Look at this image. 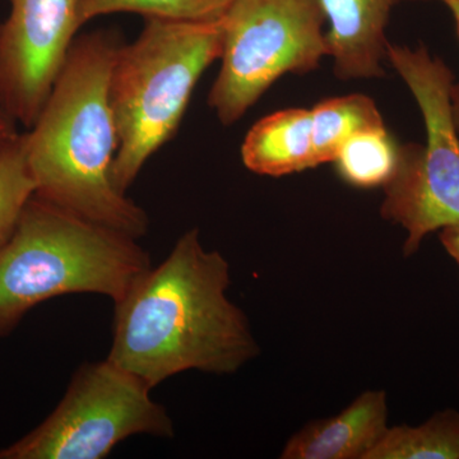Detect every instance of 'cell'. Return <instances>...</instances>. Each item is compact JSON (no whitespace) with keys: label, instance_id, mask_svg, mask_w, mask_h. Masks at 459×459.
<instances>
[{"label":"cell","instance_id":"11","mask_svg":"<svg viewBox=\"0 0 459 459\" xmlns=\"http://www.w3.org/2000/svg\"><path fill=\"white\" fill-rule=\"evenodd\" d=\"M241 159L250 171L265 177L319 166L313 146L312 110L285 108L262 117L247 132Z\"/></svg>","mask_w":459,"mask_h":459},{"label":"cell","instance_id":"6","mask_svg":"<svg viewBox=\"0 0 459 459\" xmlns=\"http://www.w3.org/2000/svg\"><path fill=\"white\" fill-rule=\"evenodd\" d=\"M325 26L320 0H232L208 96L220 122H238L282 75L316 69L327 56Z\"/></svg>","mask_w":459,"mask_h":459},{"label":"cell","instance_id":"7","mask_svg":"<svg viewBox=\"0 0 459 459\" xmlns=\"http://www.w3.org/2000/svg\"><path fill=\"white\" fill-rule=\"evenodd\" d=\"M151 391L110 359L84 362L53 412L0 459H102L134 435L172 437L174 421Z\"/></svg>","mask_w":459,"mask_h":459},{"label":"cell","instance_id":"17","mask_svg":"<svg viewBox=\"0 0 459 459\" xmlns=\"http://www.w3.org/2000/svg\"><path fill=\"white\" fill-rule=\"evenodd\" d=\"M17 126L16 120L0 104V151L7 147L12 141L16 140L18 134H20Z\"/></svg>","mask_w":459,"mask_h":459},{"label":"cell","instance_id":"9","mask_svg":"<svg viewBox=\"0 0 459 459\" xmlns=\"http://www.w3.org/2000/svg\"><path fill=\"white\" fill-rule=\"evenodd\" d=\"M397 0H320L325 23L327 56L343 80L385 74V27Z\"/></svg>","mask_w":459,"mask_h":459},{"label":"cell","instance_id":"10","mask_svg":"<svg viewBox=\"0 0 459 459\" xmlns=\"http://www.w3.org/2000/svg\"><path fill=\"white\" fill-rule=\"evenodd\" d=\"M385 391H365L336 416L309 422L292 435L282 459H365L388 430Z\"/></svg>","mask_w":459,"mask_h":459},{"label":"cell","instance_id":"13","mask_svg":"<svg viewBox=\"0 0 459 459\" xmlns=\"http://www.w3.org/2000/svg\"><path fill=\"white\" fill-rule=\"evenodd\" d=\"M313 146L319 165L333 162L350 138L367 129L385 126L369 96L361 93L325 100L312 108Z\"/></svg>","mask_w":459,"mask_h":459},{"label":"cell","instance_id":"4","mask_svg":"<svg viewBox=\"0 0 459 459\" xmlns=\"http://www.w3.org/2000/svg\"><path fill=\"white\" fill-rule=\"evenodd\" d=\"M222 48L221 21L146 18L132 44L120 45L108 96L117 132L115 188L126 195L148 160L174 137L199 78Z\"/></svg>","mask_w":459,"mask_h":459},{"label":"cell","instance_id":"2","mask_svg":"<svg viewBox=\"0 0 459 459\" xmlns=\"http://www.w3.org/2000/svg\"><path fill=\"white\" fill-rule=\"evenodd\" d=\"M122 44L111 30L77 36L23 138L35 197L140 240L147 213L113 183L117 132L108 82Z\"/></svg>","mask_w":459,"mask_h":459},{"label":"cell","instance_id":"5","mask_svg":"<svg viewBox=\"0 0 459 459\" xmlns=\"http://www.w3.org/2000/svg\"><path fill=\"white\" fill-rule=\"evenodd\" d=\"M385 57L418 102L427 143L401 144L385 184L382 213L406 231L403 255H415L431 232L459 225V132L453 115V74L424 47L386 45Z\"/></svg>","mask_w":459,"mask_h":459},{"label":"cell","instance_id":"1","mask_svg":"<svg viewBox=\"0 0 459 459\" xmlns=\"http://www.w3.org/2000/svg\"><path fill=\"white\" fill-rule=\"evenodd\" d=\"M230 264L202 246L198 229L178 238L114 303L108 359L151 388L198 370L226 376L259 355L246 313L228 296Z\"/></svg>","mask_w":459,"mask_h":459},{"label":"cell","instance_id":"14","mask_svg":"<svg viewBox=\"0 0 459 459\" xmlns=\"http://www.w3.org/2000/svg\"><path fill=\"white\" fill-rule=\"evenodd\" d=\"M401 144L385 126L358 133L338 151L334 164L338 174L358 188L385 186L394 178L400 161Z\"/></svg>","mask_w":459,"mask_h":459},{"label":"cell","instance_id":"12","mask_svg":"<svg viewBox=\"0 0 459 459\" xmlns=\"http://www.w3.org/2000/svg\"><path fill=\"white\" fill-rule=\"evenodd\" d=\"M365 459H459L458 411H440L419 427H389Z\"/></svg>","mask_w":459,"mask_h":459},{"label":"cell","instance_id":"20","mask_svg":"<svg viewBox=\"0 0 459 459\" xmlns=\"http://www.w3.org/2000/svg\"><path fill=\"white\" fill-rule=\"evenodd\" d=\"M398 2H402V0H397V3ZM443 3H448V2H451V0H442Z\"/></svg>","mask_w":459,"mask_h":459},{"label":"cell","instance_id":"15","mask_svg":"<svg viewBox=\"0 0 459 459\" xmlns=\"http://www.w3.org/2000/svg\"><path fill=\"white\" fill-rule=\"evenodd\" d=\"M232 0H82V23L96 17L115 13H135L144 18L175 22H219Z\"/></svg>","mask_w":459,"mask_h":459},{"label":"cell","instance_id":"19","mask_svg":"<svg viewBox=\"0 0 459 459\" xmlns=\"http://www.w3.org/2000/svg\"><path fill=\"white\" fill-rule=\"evenodd\" d=\"M448 8L451 9L453 18L455 21V26H457V31L459 36V0H451V2L446 3ZM452 105H453V115H455V126L459 132V83L455 84L453 87L452 93Z\"/></svg>","mask_w":459,"mask_h":459},{"label":"cell","instance_id":"8","mask_svg":"<svg viewBox=\"0 0 459 459\" xmlns=\"http://www.w3.org/2000/svg\"><path fill=\"white\" fill-rule=\"evenodd\" d=\"M0 22V104L31 128L83 26L82 0H7Z\"/></svg>","mask_w":459,"mask_h":459},{"label":"cell","instance_id":"3","mask_svg":"<svg viewBox=\"0 0 459 459\" xmlns=\"http://www.w3.org/2000/svg\"><path fill=\"white\" fill-rule=\"evenodd\" d=\"M150 267L137 238L33 195L0 247V341L57 296L98 294L117 303Z\"/></svg>","mask_w":459,"mask_h":459},{"label":"cell","instance_id":"16","mask_svg":"<svg viewBox=\"0 0 459 459\" xmlns=\"http://www.w3.org/2000/svg\"><path fill=\"white\" fill-rule=\"evenodd\" d=\"M33 195L35 186L27 166L25 138L20 133L0 151V247L11 237Z\"/></svg>","mask_w":459,"mask_h":459},{"label":"cell","instance_id":"18","mask_svg":"<svg viewBox=\"0 0 459 459\" xmlns=\"http://www.w3.org/2000/svg\"><path fill=\"white\" fill-rule=\"evenodd\" d=\"M440 241L448 255L459 264V225L442 229Z\"/></svg>","mask_w":459,"mask_h":459}]
</instances>
